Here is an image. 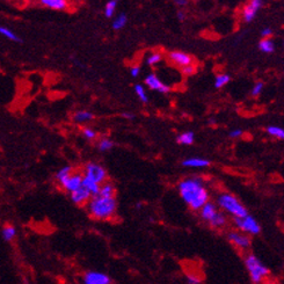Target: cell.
I'll list each match as a JSON object with an SVG mask.
<instances>
[{
	"mask_svg": "<svg viewBox=\"0 0 284 284\" xmlns=\"http://www.w3.org/2000/svg\"><path fill=\"white\" fill-rule=\"evenodd\" d=\"M243 135H244V131L242 129H234V130H232L228 136H230L231 138H239V137H242Z\"/></svg>",
	"mask_w": 284,
	"mask_h": 284,
	"instance_id": "cell-39",
	"label": "cell"
},
{
	"mask_svg": "<svg viewBox=\"0 0 284 284\" xmlns=\"http://www.w3.org/2000/svg\"><path fill=\"white\" fill-rule=\"evenodd\" d=\"M177 19H179L180 21H184V20H186V14H184L183 11L177 12Z\"/></svg>",
	"mask_w": 284,
	"mask_h": 284,
	"instance_id": "cell-41",
	"label": "cell"
},
{
	"mask_svg": "<svg viewBox=\"0 0 284 284\" xmlns=\"http://www.w3.org/2000/svg\"><path fill=\"white\" fill-rule=\"evenodd\" d=\"M262 284H277V283H274V282H265V283H262Z\"/></svg>",
	"mask_w": 284,
	"mask_h": 284,
	"instance_id": "cell-45",
	"label": "cell"
},
{
	"mask_svg": "<svg viewBox=\"0 0 284 284\" xmlns=\"http://www.w3.org/2000/svg\"><path fill=\"white\" fill-rule=\"evenodd\" d=\"M82 175L88 177V179L93 180L94 182H97L99 184H102L104 182L107 181V171H106L104 166H101L100 164L98 163H87L84 167V172H82Z\"/></svg>",
	"mask_w": 284,
	"mask_h": 284,
	"instance_id": "cell-6",
	"label": "cell"
},
{
	"mask_svg": "<svg viewBox=\"0 0 284 284\" xmlns=\"http://www.w3.org/2000/svg\"><path fill=\"white\" fill-rule=\"evenodd\" d=\"M216 206L220 211L236 218V217H244L248 214L246 207L240 202L238 197H235L231 193H220L217 196Z\"/></svg>",
	"mask_w": 284,
	"mask_h": 284,
	"instance_id": "cell-4",
	"label": "cell"
},
{
	"mask_svg": "<svg viewBox=\"0 0 284 284\" xmlns=\"http://www.w3.org/2000/svg\"><path fill=\"white\" fill-rule=\"evenodd\" d=\"M182 166L188 167V168H206L210 166V161L204 158H188L182 161Z\"/></svg>",
	"mask_w": 284,
	"mask_h": 284,
	"instance_id": "cell-16",
	"label": "cell"
},
{
	"mask_svg": "<svg viewBox=\"0 0 284 284\" xmlns=\"http://www.w3.org/2000/svg\"><path fill=\"white\" fill-rule=\"evenodd\" d=\"M186 281H187V284H201V282H202V278H201V276L199 274L188 273L186 275Z\"/></svg>",
	"mask_w": 284,
	"mask_h": 284,
	"instance_id": "cell-33",
	"label": "cell"
},
{
	"mask_svg": "<svg viewBox=\"0 0 284 284\" xmlns=\"http://www.w3.org/2000/svg\"><path fill=\"white\" fill-rule=\"evenodd\" d=\"M261 35L263 38H270L271 35H273V29H271L270 27H266V28L262 29Z\"/></svg>",
	"mask_w": 284,
	"mask_h": 284,
	"instance_id": "cell-37",
	"label": "cell"
},
{
	"mask_svg": "<svg viewBox=\"0 0 284 284\" xmlns=\"http://www.w3.org/2000/svg\"><path fill=\"white\" fill-rule=\"evenodd\" d=\"M209 122H210V124H214L215 123V120H212V118H211V120L209 121Z\"/></svg>",
	"mask_w": 284,
	"mask_h": 284,
	"instance_id": "cell-46",
	"label": "cell"
},
{
	"mask_svg": "<svg viewBox=\"0 0 284 284\" xmlns=\"http://www.w3.org/2000/svg\"><path fill=\"white\" fill-rule=\"evenodd\" d=\"M263 88H265V84H263L262 81L256 82V84L253 86V88H252V90H251L252 97H259L260 94L262 93Z\"/></svg>",
	"mask_w": 284,
	"mask_h": 284,
	"instance_id": "cell-35",
	"label": "cell"
},
{
	"mask_svg": "<svg viewBox=\"0 0 284 284\" xmlns=\"http://www.w3.org/2000/svg\"><path fill=\"white\" fill-rule=\"evenodd\" d=\"M122 116H123L124 118H128V120H132V118H135V115L131 113H124V114H122Z\"/></svg>",
	"mask_w": 284,
	"mask_h": 284,
	"instance_id": "cell-42",
	"label": "cell"
},
{
	"mask_svg": "<svg viewBox=\"0 0 284 284\" xmlns=\"http://www.w3.org/2000/svg\"><path fill=\"white\" fill-rule=\"evenodd\" d=\"M218 211H219L218 207L216 206V203L211 202V201H209V202H207V203L204 204V206L199 210L201 219H202L203 222H206V223H208L209 220H210V219L212 218V217H214Z\"/></svg>",
	"mask_w": 284,
	"mask_h": 284,
	"instance_id": "cell-14",
	"label": "cell"
},
{
	"mask_svg": "<svg viewBox=\"0 0 284 284\" xmlns=\"http://www.w3.org/2000/svg\"><path fill=\"white\" fill-rule=\"evenodd\" d=\"M181 71H182V73H183V74H186V76H192V74H194V73H195L196 68L194 66V64H193V65L184 66V68L181 69Z\"/></svg>",
	"mask_w": 284,
	"mask_h": 284,
	"instance_id": "cell-36",
	"label": "cell"
},
{
	"mask_svg": "<svg viewBox=\"0 0 284 284\" xmlns=\"http://www.w3.org/2000/svg\"><path fill=\"white\" fill-rule=\"evenodd\" d=\"M188 2H189V0H174L175 5H176V6H179V7L187 6V5H188Z\"/></svg>",
	"mask_w": 284,
	"mask_h": 284,
	"instance_id": "cell-40",
	"label": "cell"
},
{
	"mask_svg": "<svg viewBox=\"0 0 284 284\" xmlns=\"http://www.w3.org/2000/svg\"><path fill=\"white\" fill-rule=\"evenodd\" d=\"M94 118V115L88 110H77L73 115V121L76 122L77 124H84L88 123Z\"/></svg>",
	"mask_w": 284,
	"mask_h": 284,
	"instance_id": "cell-18",
	"label": "cell"
},
{
	"mask_svg": "<svg viewBox=\"0 0 284 284\" xmlns=\"http://www.w3.org/2000/svg\"><path fill=\"white\" fill-rule=\"evenodd\" d=\"M115 2H118V0H115Z\"/></svg>",
	"mask_w": 284,
	"mask_h": 284,
	"instance_id": "cell-47",
	"label": "cell"
},
{
	"mask_svg": "<svg viewBox=\"0 0 284 284\" xmlns=\"http://www.w3.org/2000/svg\"><path fill=\"white\" fill-rule=\"evenodd\" d=\"M98 195L104 196V197H115L116 188L112 182L106 181V182L100 184V191H99Z\"/></svg>",
	"mask_w": 284,
	"mask_h": 284,
	"instance_id": "cell-20",
	"label": "cell"
},
{
	"mask_svg": "<svg viewBox=\"0 0 284 284\" xmlns=\"http://www.w3.org/2000/svg\"><path fill=\"white\" fill-rule=\"evenodd\" d=\"M176 141L180 145H192L195 141V135L192 131L182 132L176 137Z\"/></svg>",
	"mask_w": 284,
	"mask_h": 284,
	"instance_id": "cell-22",
	"label": "cell"
},
{
	"mask_svg": "<svg viewBox=\"0 0 284 284\" xmlns=\"http://www.w3.org/2000/svg\"><path fill=\"white\" fill-rule=\"evenodd\" d=\"M113 147L114 143L110 139H108V138H102L98 143V149L100 150L101 152H107L109 150H112Z\"/></svg>",
	"mask_w": 284,
	"mask_h": 284,
	"instance_id": "cell-31",
	"label": "cell"
},
{
	"mask_svg": "<svg viewBox=\"0 0 284 284\" xmlns=\"http://www.w3.org/2000/svg\"><path fill=\"white\" fill-rule=\"evenodd\" d=\"M66 193H71L77 191L78 188H80L82 186V173L80 172H73L68 179H66L64 182L59 184Z\"/></svg>",
	"mask_w": 284,
	"mask_h": 284,
	"instance_id": "cell-11",
	"label": "cell"
},
{
	"mask_svg": "<svg viewBox=\"0 0 284 284\" xmlns=\"http://www.w3.org/2000/svg\"><path fill=\"white\" fill-rule=\"evenodd\" d=\"M0 35H2L3 37H5L7 39H10V41H13V42H21V39L18 36L17 34L14 33L13 30L7 28V27H4V26H0Z\"/></svg>",
	"mask_w": 284,
	"mask_h": 284,
	"instance_id": "cell-26",
	"label": "cell"
},
{
	"mask_svg": "<svg viewBox=\"0 0 284 284\" xmlns=\"http://www.w3.org/2000/svg\"><path fill=\"white\" fill-rule=\"evenodd\" d=\"M141 208V204L140 203H137L136 204V209H140Z\"/></svg>",
	"mask_w": 284,
	"mask_h": 284,
	"instance_id": "cell-44",
	"label": "cell"
},
{
	"mask_svg": "<svg viewBox=\"0 0 284 284\" xmlns=\"http://www.w3.org/2000/svg\"><path fill=\"white\" fill-rule=\"evenodd\" d=\"M263 5V0H248L247 4L243 7L242 10V18L243 21L250 23L256 18L259 11L261 10Z\"/></svg>",
	"mask_w": 284,
	"mask_h": 284,
	"instance_id": "cell-8",
	"label": "cell"
},
{
	"mask_svg": "<svg viewBox=\"0 0 284 284\" xmlns=\"http://www.w3.org/2000/svg\"><path fill=\"white\" fill-rule=\"evenodd\" d=\"M39 5L53 11H66L69 9V0H38Z\"/></svg>",
	"mask_w": 284,
	"mask_h": 284,
	"instance_id": "cell-15",
	"label": "cell"
},
{
	"mask_svg": "<svg viewBox=\"0 0 284 284\" xmlns=\"http://www.w3.org/2000/svg\"><path fill=\"white\" fill-rule=\"evenodd\" d=\"M259 49L265 54H273L275 51V43L270 38H262L259 43Z\"/></svg>",
	"mask_w": 284,
	"mask_h": 284,
	"instance_id": "cell-23",
	"label": "cell"
},
{
	"mask_svg": "<svg viewBox=\"0 0 284 284\" xmlns=\"http://www.w3.org/2000/svg\"><path fill=\"white\" fill-rule=\"evenodd\" d=\"M130 74H131V77L133 78H137L138 76L140 74V68L137 65H133L131 66V69H130Z\"/></svg>",
	"mask_w": 284,
	"mask_h": 284,
	"instance_id": "cell-38",
	"label": "cell"
},
{
	"mask_svg": "<svg viewBox=\"0 0 284 284\" xmlns=\"http://www.w3.org/2000/svg\"><path fill=\"white\" fill-rule=\"evenodd\" d=\"M73 172H74L73 168L71 166H64L59 169V171L56 173V181L58 182V184L64 182V181L68 179V177L72 174Z\"/></svg>",
	"mask_w": 284,
	"mask_h": 284,
	"instance_id": "cell-24",
	"label": "cell"
},
{
	"mask_svg": "<svg viewBox=\"0 0 284 284\" xmlns=\"http://www.w3.org/2000/svg\"><path fill=\"white\" fill-rule=\"evenodd\" d=\"M233 225L236 230L247 235H258L261 233V225L253 216L247 214L244 217L233 218Z\"/></svg>",
	"mask_w": 284,
	"mask_h": 284,
	"instance_id": "cell-5",
	"label": "cell"
},
{
	"mask_svg": "<svg viewBox=\"0 0 284 284\" xmlns=\"http://www.w3.org/2000/svg\"><path fill=\"white\" fill-rule=\"evenodd\" d=\"M244 265H245L247 273L253 284H262L267 281L268 276L270 275V270L258 256L253 253H248L244 258Z\"/></svg>",
	"mask_w": 284,
	"mask_h": 284,
	"instance_id": "cell-3",
	"label": "cell"
},
{
	"mask_svg": "<svg viewBox=\"0 0 284 284\" xmlns=\"http://www.w3.org/2000/svg\"><path fill=\"white\" fill-rule=\"evenodd\" d=\"M144 82L150 89L156 90V92H159L161 94H167L171 92V87H169L167 84H165L164 81H161L159 77L155 73H149L148 76L145 77Z\"/></svg>",
	"mask_w": 284,
	"mask_h": 284,
	"instance_id": "cell-10",
	"label": "cell"
},
{
	"mask_svg": "<svg viewBox=\"0 0 284 284\" xmlns=\"http://www.w3.org/2000/svg\"><path fill=\"white\" fill-rule=\"evenodd\" d=\"M168 59L172 63H174L175 65L180 66L181 69L184 68V66L194 64V58L191 55L183 53V51H171L168 54Z\"/></svg>",
	"mask_w": 284,
	"mask_h": 284,
	"instance_id": "cell-12",
	"label": "cell"
},
{
	"mask_svg": "<svg viewBox=\"0 0 284 284\" xmlns=\"http://www.w3.org/2000/svg\"><path fill=\"white\" fill-rule=\"evenodd\" d=\"M86 206H87V211L90 217L98 220L112 219L117 211L116 197H104L96 195L90 197V200Z\"/></svg>",
	"mask_w": 284,
	"mask_h": 284,
	"instance_id": "cell-2",
	"label": "cell"
},
{
	"mask_svg": "<svg viewBox=\"0 0 284 284\" xmlns=\"http://www.w3.org/2000/svg\"><path fill=\"white\" fill-rule=\"evenodd\" d=\"M127 22H128V17L125 14H120L117 15L114 20L113 22V28L115 30H120L122 28H124L125 26H127Z\"/></svg>",
	"mask_w": 284,
	"mask_h": 284,
	"instance_id": "cell-27",
	"label": "cell"
},
{
	"mask_svg": "<svg viewBox=\"0 0 284 284\" xmlns=\"http://www.w3.org/2000/svg\"><path fill=\"white\" fill-rule=\"evenodd\" d=\"M267 132L269 133L270 136L275 137L276 139H283L284 138V130L282 128L277 127V125H270V127L267 128Z\"/></svg>",
	"mask_w": 284,
	"mask_h": 284,
	"instance_id": "cell-29",
	"label": "cell"
},
{
	"mask_svg": "<svg viewBox=\"0 0 284 284\" xmlns=\"http://www.w3.org/2000/svg\"><path fill=\"white\" fill-rule=\"evenodd\" d=\"M177 191L183 202L194 211H199L210 201V194L202 177L191 176L181 180L177 184Z\"/></svg>",
	"mask_w": 284,
	"mask_h": 284,
	"instance_id": "cell-1",
	"label": "cell"
},
{
	"mask_svg": "<svg viewBox=\"0 0 284 284\" xmlns=\"http://www.w3.org/2000/svg\"><path fill=\"white\" fill-rule=\"evenodd\" d=\"M15 3H19V4H25V3H30V2H34V0H14Z\"/></svg>",
	"mask_w": 284,
	"mask_h": 284,
	"instance_id": "cell-43",
	"label": "cell"
},
{
	"mask_svg": "<svg viewBox=\"0 0 284 284\" xmlns=\"http://www.w3.org/2000/svg\"><path fill=\"white\" fill-rule=\"evenodd\" d=\"M116 7H117V2L115 0H110L107 4H106L105 7V15L107 18H113L114 14L116 12Z\"/></svg>",
	"mask_w": 284,
	"mask_h": 284,
	"instance_id": "cell-32",
	"label": "cell"
},
{
	"mask_svg": "<svg viewBox=\"0 0 284 284\" xmlns=\"http://www.w3.org/2000/svg\"><path fill=\"white\" fill-rule=\"evenodd\" d=\"M82 135L86 138V139L88 140H94L97 138V131L92 128H88L86 127L82 129Z\"/></svg>",
	"mask_w": 284,
	"mask_h": 284,
	"instance_id": "cell-34",
	"label": "cell"
},
{
	"mask_svg": "<svg viewBox=\"0 0 284 284\" xmlns=\"http://www.w3.org/2000/svg\"><path fill=\"white\" fill-rule=\"evenodd\" d=\"M70 197H71V201H72L76 206L82 207L88 203V201L90 200L92 195H90V193L87 191V189L81 186L80 188H78L77 191L71 193Z\"/></svg>",
	"mask_w": 284,
	"mask_h": 284,
	"instance_id": "cell-13",
	"label": "cell"
},
{
	"mask_svg": "<svg viewBox=\"0 0 284 284\" xmlns=\"http://www.w3.org/2000/svg\"><path fill=\"white\" fill-rule=\"evenodd\" d=\"M208 224L211 228H215V230H220V228L225 227V225L227 224V218H226L225 214H224L223 211L219 210L210 220H209Z\"/></svg>",
	"mask_w": 284,
	"mask_h": 284,
	"instance_id": "cell-17",
	"label": "cell"
},
{
	"mask_svg": "<svg viewBox=\"0 0 284 284\" xmlns=\"http://www.w3.org/2000/svg\"><path fill=\"white\" fill-rule=\"evenodd\" d=\"M82 283L84 284H112L110 276L102 271L89 270L86 271L82 276Z\"/></svg>",
	"mask_w": 284,
	"mask_h": 284,
	"instance_id": "cell-9",
	"label": "cell"
},
{
	"mask_svg": "<svg viewBox=\"0 0 284 284\" xmlns=\"http://www.w3.org/2000/svg\"><path fill=\"white\" fill-rule=\"evenodd\" d=\"M231 80V77L230 74L227 73H220V74H217L216 78H215V87L216 88H223L224 86H226L228 82Z\"/></svg>",
	"mask_w": 284,
	"mask_h": 284,
	"instance_id": "cell-25",
	"label": "cell"
},
{
	"mask_svg": "<svg viewBox=\"0 0 284 284\" xmlns=\"http://www.w3.org/2000/svg\"><path fill=\"white\" fill-rule=\"evenodd\" d=\"M135 93H136V96L138 97V99H139V100L143 102V104H148L149 96L147 93V89H145L143 85H140V84L136 85L135 86Z\"/></svg>",
	"mask_w": 284,
	"mask_h": 284,
	"instance_id": "cell-28",
	"label": "cell"
},
{
	"mask_svg": "<svg viewBox=\"0 0 284 284\" xmlns=\"http://www.w3.org/2000/svg\"><path fill=\"white\" fill-rule=\"evenodd\" d=\"M227 240L230 242L234 247L239 248L242 251H247L252 245V239L250 235H247L238 230L230 231L227 233Z\"/></svg>",
	"mask_w": 284,
	"mask_h": 284,
	"instance_id": "cell-7",
	"label": "cell"
},
{
	"mask_svg": "<svg viewBox=\"0 0 284 284\" xmlns=\"http://www.w3.org/2000/svg\"><path fill=\"white\" fill-rule=\"evenodd\" d=\"M17 234H18L17 227H15L14 225H12V224H6V225H4L2 228L3 239L7 243L13 242V240L15 239V236H17Z\"/></svg>",
	"mask_w": 284,
	"mask_h": 284,
	"instance_id": "cell-19",
	"label": "cell"
},
{
	"mask_svg": "<svg viewBox=\"0 0 284 284\" xmlns=\"http://www.w3.org/2000/svg\"><path fill=\"white\" fill-rule=\"evenodd\" d=\"M82 187H85L86 189H87L92 196L98 195L99 191H100V184L94 182L93 180H90V179H88V177H86L84 175H82Z\"/></svg>",
	"mask_w": 284,
	"mask_h": 284,
	"instance_id": "cell-21",
	"label": "cell"
},
{
	"mask_svg": "<svg viewBox=\"0 0 284 284\" xmlns=\"http://www.w3.org/2000/svg\"><path fill=\"white\" fill-rule=\"evenodd\" d=\"M163 61V55L160 53H151L147 58V63L149 66H156Z\"/></svg>",
	"mask_w": 284,
	"mask_h": 284,
	"instance_id": "cell-30",
	"label": "cell"
}]
</instances>
